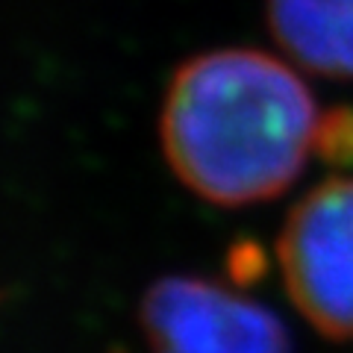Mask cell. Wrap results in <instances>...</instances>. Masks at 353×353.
Returning a JSON list of instances; mask_svg holds the SVG:
<instances>
[{
    "mask_svg": "<svg viewBox=\"0 0 353 353\" xmlns=\"http://www.w3.org/2000/svg\"><path fill=\"white\" fill-rule=\"evenodd\" d=\"M265 18L294 65L353 80V0H265Z\"/></svg>",
    "mask_w": 353,
    "mask_h": 353,
    "instance_id": "277c9868",
    "label": "cell"
},
{
    "mask_svg": "<svg viewBox=\"0 0 353 353\" xmlns=\"http://www.w3.org/2000/svg\"><path fill=\"white\" fill-rule=\"evenodd\" d=\"M312 150L327 165H336V168L353 165V109L350 106H336L330 112L318 115Z\"/></svg>",
    "mask_w": 353,
    "mask_h": 353,
    "instance_id": "5b68a950",
    "label": "cell"
},
{
    "mask_svg": "<svg viewBox=\"0 0 353 353\" xmlns=\"http://www.w3.org/2000/svg\"><path fill=\"white\" fill-rule=\"evenodd\" d=\"M318 124L306 83L271 53L227 48L174 71L159 115L162 153L185 189L218 206L283 194Z\"/></svg>",
    "mask_w": 353,
    "mask_h": 353,
    "instance_id": "6da1fadb",
    "label": "cell"
},
{
    "mask_svg": "<svg viewBox=\"0 0 353 353\" xmlns=\"http://www.w3.org/2000/svg\"><path fill=\"white\" fill-rule=\"evenodd\" d=\"M153 353H289L280 318L197 277H165L141 301Z\"/></svg>",
    "mask_w": 353,
    "mask_h": 353,
    "instance_id": "3957f363",
    "label": "cell"
},
{
    "mask_svg": "<svg viewBox=\"0 0 353 353\" xmlns=\"http://www.w3.org/2000/svg\"><path fill=\"white\" fill-rule=\"evenodd\" d=\"M285 289L318 333L353 341V176L303 194L277 239Z\"/></svg>",
    "mask_w": 353,
    "mask_h": 353,
    "instance_id": "7a4b0ae2",
    "label": "cell"
},
{
    "mask_svg": "<svg viewBox=\"0 0 353 353\" xmlns=\"http://www.w3.org/2000/svg\"><path fill=\"white\" fill-rule=\"evenodd\" d=\"M227 271L236 283H253L265 271V256L259 245L253 241H239V245L230 248V256H227Z\"/></svg>",
    "mask_w": 353,
    "mask_h": 353,
    "instance_id": "8992f818",
    "label": "cell"
}]
</instances>
